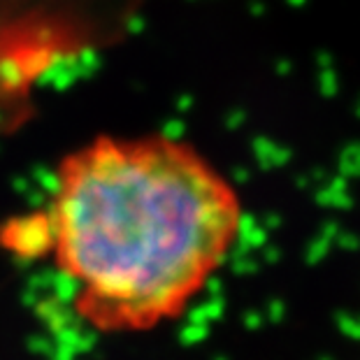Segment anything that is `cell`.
<instances>
[{
  "label": "cell",
  "instance_id": "6da1fadb",
  "mask_svg": "<svg viewBox=\"0 0 360 360\" xmlns=\"http://www.w3.org/2000/svg\"><path fill=\"white\" fill-rule=\"evenodd\" d=\"M233 181L165 133L101 135L53 172L47 254L98 333H147L181 316L242 231Z\"/></svg>",
  "mask_w": 360,
  "mask_h": 360
}]
</instances>
